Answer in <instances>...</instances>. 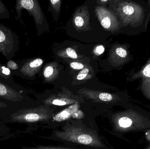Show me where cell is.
Masks as SVG:
<instances>
[{
	"label": "cell",
	"mask_w": 150,
	"mask_h": 149,
	"mask_svg": "<svg viewBox=\"0 0 150 149\" xmlns=\"http://www.w3.org/2000/svg\"><path fill=\"white\" fill-rule=\"evenodd\" d=\"M111 2L112 11L120 22L121 29L129 35L146 32L150 18V4L142 0H121ZM120 29V30H121Z\"/></svg>",
	"instance_id": "1"
},
{
	"label": "cell",
	"mask_w": 150,
	"mask_h": 149,
	"mask_svg": "<svg viewBox=\"0 0 150 149\" xmlns=\"http://www.w3.org/2000/svg\"><path fill=\"white\" fill-rule=\"evenodd\" d=\"M22 149H74L68 148H59V147H48V146H38L34 147H23Z\"/></svg>",
	"instance_id": "21"
},
{
	"label": "cell",
	"mask_w": 150,
	"mask_h": 149,
	"mask_svg": "<svg viewBox=\"0 0 150 149\" xmlns=\"http://www.w3.org/2000/svg\"><path fill=\"white\" fill-rule=\"evenodd\" d=\"M78 102L77 101L74 99L69 98L67 96H55L54 98L48 99L47 100L46 104L55 106H63L74 104Z\"/></svg>",
	"instance_id": "12"
},
{
	"label": "cell",
	"mask_w": 150,
	"mask_h": 149,
	"mask_svg": "<svg viewBox=\"0 0 150 149\" xmlns=\"http://www.w3.org/2000/svg\"><path fill=\"white\" fill-rule=\"evenodd\" d=\"M119 123L121 127L127 128L131 126L132 122L129 118L127 117H122L119 120Z\"/></svg>",
	"instance_id": "19"
},
{
	"label": "cell",
	"mask_w": 150,
	"mask_h": 149,
	"mask_svg": "<svg viewBox=\"0 0 150 149\" xmlns=\"http://www.w3.org/2000/svg\"><path fill=\"white\" fill-rule=\"evenodd\" d=\"M15 8L16 11V20L20 21L23 24H24V23L22 20L21 11L23 9L27 10L29 14L33 17L36 26H39L43 23V14L38 1L18 0L16 1Z\"/></svg>",
	"instance_id": "6"
},
{
	"label": "cell",
	"mask_w": 150,
	"mask_h": 149,
	"mask_svg": "<svg viewBox=\"0 0 150 149\" xmlns=\"http://www.w3.org/2000/svg\"><path fill=\"white\" fill-rule=\"evenodd\" d=\"M98 98L100 100L103 101H109L113 99V96L108 93H100L98 94Z\"/></svg>",
	"instance_id": "18"
},
{
	"label": "cell",
	"mask_w": 150,
	"mask_h": 149,
	"mask_svg": "<svg viewBox=\"0 0 150 149\" xmlns=\"http://www.w3.org/2000/svg\"><path fill=\"white\" fill-rule=\"evenodd\" d=\"M79 107L78 102L73 104L63 111L55 115L53 117L54 120L57 122L66 120L74 114L77 111H78Z\"/></svg>",
	"instance_id": "10"
},
{
	"label": "cell",
	"mask_w": 150,
	"mask_h": 149,
	"mask_svg": "<svg viewBox=\"0 0 150 149\" xmlns=\"http://www.w3.org/2000/svg\"><path fill=\"white\" fill-rule=\"evenodd\" d=\"M10 17V15L8 8L0 0V19H8Z\"/></svg>",
	"instance_id": "15"
},
{
	"label": "cell",
	"mask_w": 150,
	"mask_h": 149,
	"mask_svg": "<svg viewBox=\"0 0 150 149\" xmlns=\"http://www.w3.org/2000/svg\"><path fill=\"white\" fill-rule=\"evenodd\" d=\"M70 66L73 69L77 70H83L84 67V66L83 64L77 62H72L70 64Z\"/></svg>",
	"instance_id": "25"
},
{
	"label": "cell",
	"mask_w": 150,
	"mask_h": 149,
	"mask_svg": "<svg viewBox=\"0 0 150 149\" xmlns=\"http://www.w3.org/2000/svg\"><path fill=\"white\" fill-rule=\"evenodd\" d=\"M6 66L11 71L12 74L13 75L19 70V67L18 66V64L17 62H15L13 60H8Z\"/></svg>",
	"instance_id": "16"
},
{
	"label": "cell",
	"mask_w": 150,
	"mask_h": 149,
	"mask_svg": "<svg viewBox=\"0 0 150 149\" xmlns=\"http://www.w3.org/2000/svg\"><path fill=\"white\" fill-rule=\"evenodd\" d=\"M129 45H115L110 53L109 60L113 66H123L133 60V56L128 47Z\"/></svg>",
	"instance_id": "9"
},
{
	"label": "cell",
	"mask_w": 150,
	"mask_h": 149,
	"mask_svg": "<svg viewBox=\"0 0 150 149\" xmlns=\"http://www.w3.org/2000/svg\"><path fill=\"white\" fill-rule=\"evenodd\" d=\"M66 54L68 57L74 59H76L78 58V56L76 53V52L71 48H68L66 49L65 51Z\"/></svg>",
	"instance_id": "22"
},
{
	"label": "cell",
	"mask_w": 150,
	"mask_h": 149,
	"mask_svg": "<svg viewBox=\"0 0 150 149\" xmlns=\"http://www.w3.org/2000/svg\"><path fill=\"white\" fill-rule=\"evenodd\" d=\"M96 15L103 28L111 32L120 31L121 24L120 20L112 10L102 6L95 8Z\"/></svg>",
	"instance_id": "7"
},
{
	"label": "cell",
	"mask_w": 150,
	"mask_h": 149,
	"mask_svg": "<svg viewBox=\"0 0 150 149\" xmlns=\"http://www.w3.org/2000/svg\"><path fill=\"white\" fill-rule=\"evenodd\" d=\"M89 17L88 15L85 13V11L81 10L78 11L75 15L74 22L76 28L85 29L89 24Z\"/></svg>",
	"instance_id": "13"
},
{
	"label": "cell",
	"mask_w": 150,
	"mask_h": 149,
	"mask_svg": "<svg viewBox=\"0 0 150 149\" xmlns=\"http://www.w3.org/2000/svg\"><path fill=\"white\" fill-rule=\"evenodd\" d=\"M61 2L62 1L60 0L50 1V3H51L52 7L53 8L54 10L57 12L59 11Z\"/></svg>",
	"instance_id": "24"
},
{
	"label": "cell",
	"mask_w": 150,
	"mask_h": 149,
	"mask_svg": "<svg viewBox=\"0 0 150 149\" xmlns=\"http://www.w3.org/2000/svg\"><path fill=\"white\" fill-rule=\"evenodd\" d=\"M89 70L88 68H85L82 70L77 76V79L78 80H83L86 78L89 73Z\"/></svg>",
	"instance_id": "23"
},
{
	"label": "cell",
	"mask_w": 150,
	"mask_h": 149,
	"mask_svg": "<svg viewBox=\"0 0 150 149\" xmlns=\"http://www.w3.org/2000/svg\"><path fill=\"white\" fill-rule=\"evenodd\" d=\"M13 76L12 72L7 67L6 65L0 63V77L5 82L11 85L21 86L15 82Z\"/></svg>",
	"instance_id": "11"
},
{
	"label": "cell",
	"mask_w": 150,
	"mask_h": 149,
	"mask_svg": "<svg viewBox=\"0 0 150 149\" xmlns=\"http://www.w3.org/2000/svg\"><path fill=\"white\" fill-rule=\"evenodd\" d=\"M17 109H15L8 104L0 100V119Z\"/></svg>",
	"instance_id": "14"
},
{
	"label": "cell",
	"mask_w": 150,
	"mask_h": 149,
	"mask_svg": "<svg viewBox=\"0 0 150 149\" xmlns=\"http://www.w3.org/2000/svg\"><path fill=\"white\" fill-rule=\"evenodd\" d=\"M10 131V129L5 123L0 121V137L8 135Z\"/></svg>",
	"instance_id": "17"
},
{
	"label": "cell",
	"mask_w": 150,
	"mask_h": 149,
	"mask_svg": "<svg viewBox=\"0 0 150 149\" xmlns=\"http://www.w3.org/2000/svg\"><path fill=\"white\" fill-rule=\"evenodd\" d=\"M51 116L42 107L17 109L4 116L0 121L4 123H19L27 125L45 121Z\"/></svg>",
	"instance_id": "3"
},
{
	"label": "cell",
	"mask_w": 150,
	"mask_h": 149,
	"mask_svg": "<svg viewBox=\"0 0 150 149\" xmlns=\"http://www.w3.org/2000/svg\"><path fill=\"white\" fill-rule=\"evenodd\" d=\"M43 59L40 58L23 60L18 62L19 69L14 75L23 78L31 79L38 72L42 65Z\"/></svg>",
	"instance_id": "8"
},
{
	"label": "cell",
	"mask_w": 150,
	"mask_h": 149,
	"mask_svg": "<svg viewBox=\"0 0 150 149\" xmlns=\"http://www.w3.org/2000/svg\"><path fill=\"white\" fill-rule=\"evenodd\" d=\"M110 1L108 0H101V1H98L101 4H107L108 3L110 2Z\"/></svg>",
	"instance_id": "27"
},
{
	"label": "cell",
	"mask_w": 150,
	"mask_h": 149,
	"mask_svg": "<svg viewBox=\"0 0 150 149\" xmlns=\"http://www.w3.org/2000/svg\"><path fill=\"white\" fill-rule=\"evenodd\" d=\"M0 100L16 109L29 108L32 101L25 94L23 87L11 85L0 77Z\"/></svg>",
	"instance_id": "4"
},
{
	"label": "cell",
	"mask_w": 150,
	"mask_h": 149,
	"mask_svg": "<svg viewBox=\"0 0 150 149\" xmlns=\"http://www.w3.org/2000/svg\"><path fill=\"white\" fill-rule=\"evenodd\" d=\"M104 51H105V48L104 46L103 45H100L97 46L94 51L97 55H99L102 54L104 52Z\"/></svg>",
	"instance_id": "26"
},
{
	"label": "cell",
	"mask_w": 150,
	"mask_h": 149,
	"mask_svg": "<svg viewBox=\"0 0 150 149\" xmlns=\"http://www.w3.org/2000/svg\"><path fill=\"white\" fill-rule=\"evenodd\" d=\"M54 135L62 141L74 143L93 148H103L104 145L97 135L85 129L74 126H66L63 130L54 132Z\"/></svg>",
	"instance_id": "2"
},
{
	"label": "cell",
	"mask_w": 150,
	"mask_h": 149,
	"mask_svg": "<svg viewBox=\"0 0 150 149\" xmlns=\"http://www.w3.org/2000/svg\"><path fill=\"white\" fill-rule=\"evenodd\" d=\"M19 45L17 35L0 23V53L7 60H10L18 51Z\"/></svg>",
	"instance_id": "5"
},
{
	"label": "cell",
	"mask_w": 150,
	"mask_h": 149,
	"mask_svg": "<svg viewBox=\"0 0 150 149\" xmlns=\"http://www.w3.org/2000/svg\"><path fill=\"white\" fill-rule=\"evenodd\" d=\"M54 69L52 66H48L45 68L44 75L46 78H49L54 74Z\"/></svg>",
	"instance_id": "20"
}]
</instances>
